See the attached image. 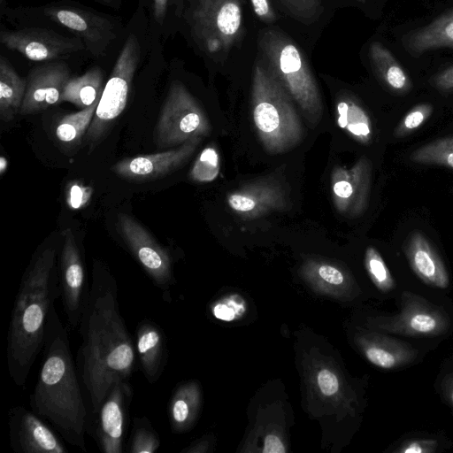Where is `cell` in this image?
Here are the masks:
<instances>
[{
	"label": "cell",
	"mask_w": 453,
	"mask_h": 453,
	"mask_svg": "<svg viewBox=\"0 0 453 453\" xmlns=\"http://www.w3.org/2000/svg\"><path fill=\"white\" fill-rule=\"evenodd\" d=\"M78 327L81 344L77 369L93 414L114 380H129L137 365L134 342L120 313L116 280L105 268L96 266L93 271Z\"/></svg>",
	"instance_id": "1"
},
{
	"label": "cell",
	"mask_w": 453,
	"mask_h": 453,
	"mask_svg": "<svg viewBox=\"0 0 453 453\" xmlns=\"http://www.w3.org/2000/svg\"><path fill=\"white\" fill-rule=\"evenodd\" d=\"M42 354L29 397L31 410L49 422L64 441L87 452L86 403L68 334L55 305L47 318Z\"/></svg>",
	"instance_id": "2"
},
{
	"label": "cell",
	"mask_w": 453,
	"mask_h": 453,
	"mask_svg": "<svg viewBox=\"0 0 453 453\" xmlns=\"http://www.w3.org/2000/svg\"><path fill=\"white\" fill-rule=\"evenodd\" d=\"M57 250L42 249L26 269L11 314L7 335V367L13 382L24 387L42 350L50 309L60 298Z\"/></svg>",
	"instance_id": "3"
},
{
	"label": "cell",
	"mask_w": 453,
	"mask_h": 453,
	"mask_svg": "<svg viewBox=\"0 0 453 453\" xmlns=\"http://www.w3.org/2000/svg\"><path fill=\"white\" fill-rule=\"evenodd\" d=\"M3 18L14 27L44 26L68 31L81 38L88 57L104 60L122 42V19L73 0H59L41 6L9 8ZM2 18V19H3Z\"/></svg>",
	"instance_id": "4"
},
{
	"label": "cell",
	"mask_w": 453,
	"mask_h": 453,
	"mask_svg": "<svg viewBox=\"0 0 453 453\" xmlns=\"http://www.w3.org/2000/svg\"><path fill=\"white\" fill-rule=\"evenodd\" d=\"M151 46L148 19L137 5L126 26L123 41L104 85L94 118L85 138L90 150L105 134L127 106L133 83Z\"/></svg>",
	"instance_id": "5"
},
{
	"label": "cell",
	"mask_w": 453,
	"mask_h": 453,
	"mask_svg": "<svg viewBox=\"0 0 453 453\" xmlns=\"http://www.w3.org/2000/svg\"><path fill=\"white\" fill-rule=\"evenodd\" d=\"M250 105L258 140L268 154L285 153L301 142L303 128L293 99L261 62L254 67Z\"/></svg>",
	"instance_id": "6"
},
{
	"label": "cell",
	"mask_w": 453,
	"mask_h": 453,
	"mask_svg": "<svg viewBox=\"0 0 453 453\" xmlns=\"http://www.w3.org/2000/svg\"><path fill=\"white\" fill-rule=\"evenodd\" d=\"M239 0H184L179 32L205 59L224 57L242 29Z\"/></svg>",
	"instance_id": "7"
},
{
	"label": "cell",
	"mask_w": 453,
	"mask_h": 453,
	"mask_svg": "<svg viewBox=\"0 0 453 453\" xmlns=\"http://www.w3.org/2000/svg\"><path fill=\"white\" fill-rule=\"evenodd\" d=\"M266 65L276 75L311 127L323 114L321 95L306 60L287 36L276 30H266L260 38Z\"/></svg>",
	"instance_id": "8"
},
{
	"label": "cell",
	"mask_w": 453,
	"mask_h": 453,
	"mask_svg": "<svg viewBox=\"0 0 453 453\" xmlns=\"http://www.w3.org/2000/svg\"><path fill=\"white\" fill-rule=\"evenodd\" d=\"M210 134V122L196 99L180 79L172 78L155 129L157 147L180 146Z\"/></svg>",
	"instance_id": "9"
},
{
	"label": "cell",
	"mask_w": 453,
	"mask_h": 453,
	"mask_svg": "<svg viewBox=\"0 0 453 453\" xmlns=\"http://www.w3.org/2000/svg\"><path fill=\"white\" fill-rule=\"evenodd\" d=\"M0 43L28 60L45 63L70 60L73 57H88L82 40L44 26H24L0 29Z\"/></svg>",
	"instance_id": "10"
},
{
	"label": "cell",
	"mask_w": 453,
	"mask_h": 453,
	"mask_svg": "<svg viewBox=\"0 0 453 453\" xmlns=\"http://www.w3.org/2000/svg\"><path fill=\"white\" fill-rule=\"evenodd\" d=\"M133 389L129 380L116 378L99 408L88 418L87 433L104 453H122L129 426Z\"/></svg>",
	"instance_id": "11"
},
{
	"label": "cell",
	"mask_w": 453,
	"mask_h": 453,
	"mask_svg": "<svg viewBox=\"0 0 453 453\" xmlns=\"http://www.w3.org/2000/svg\"><path fill=\"white\" fill-rule=\"evenodd\" d=\"M118 226L123 240L134 259L153 284L164 294L173 284V260L169 251L134 218L120 213Z\"/></svg>",
	"instance_id": "12"
},
{
	"label": "cell",
	"mask_w": 453,
	"mask_h": 453,
	"mask_svg": "<svg viewBox=\"0 0 453 453\" xmlns=\"http://www.w3.org/2000/svg\"><path fill=\"white\" fill-rule=\"evenodd\" d=\"M377 327L405 336H438L450 327L449 315L420 296L404 291L398 314L378 319Z\"/></svg>",
	"instance_id": "13"
},
{
	"label": "cell",
	"mask_w": 453,
	"mask_h": 453,
	"mask_svg": "<svg viewBox=\"0 0 453 453\" xmlns=\"http://www.w3.org/2000/svg\"><path fill=\"white\" fill-rule=\"evenodd\" d=\"M58 278L60 298L70 326H79L88 296L89 286L85 265L71 229L63 231Z\"/></svg>",
	"instance_id": "14"
},
{
	"label": "cell",
	"mask_w": 453,
	"mask_h": 453,
	"mask_svg": "<svg viewBox=\"0 0 453 453\" xmlns=\"http://www.w3.org/2000/svg\"><path fill=\"white\" fill-rule=\"evenodd\" d=\"M229 208L245 219H253L290 207L289 193L277 177L269 175L245 183L226 196Z\"/></svg>",
	"instance_id": "15"
},
{
	"label": "cell",
	"mask_w": 453,
	"mask_h": 453,
	"mask_svg": "<svg viewBox=\"0 0 453 453\" xmlns=\"http://www.w3.org/2000/svg\"><path fill=\"white\" fill-rule=\"evenodd\" d=\"M10 444L16 453H67L58 435L32 410L17 405L8 412Z\"/></svg>",
	"instance_id": "16"
},
{
	"label": "cell",
	"mask_w": 453,
	"mask_h": 453,
	"mask_svg": "<svg viewBox=\"0 0 453 453\" xmlns=\"http://www.w3.org/2000/svg\"><path fill=\"white\" fill-rule=\"evenodd\" d=\"M372 181V164L362 156L350 168L335 166L331 174L333 202L343 216L356 218L366 210Z\"/></svg>",
	"instance_id": "17"
},
{
	"label": "cell",
	"mask_w": 453,
	"mask_h": 453,
	"mask_svg": "<svg viewBox=\"0 0 453 453\" xmlns=\"http://www.w3.org/2000/svg\"><path fill=\"white\" fill-rule=\"evenodd\" d=\"M73 73L66 60L45 62L34 66L27 77L25 97L19 111L34 113L61 104V98Z\"/></svg>",
	"instance_id": "18"
},
{
	"label": "cell",
	"mask_w": 453,
	"mask_h": 453,
	"mask_svg": "<svg viewBox=\"0 0 453 453\" xmlns=\"http://www.w3.org/2000/svg\"><path fill=\"white\" fill-rule=\"evenodd\" d=\"M203 137H195L180 147L154 154L124 158L112 165L118 176L134 181H147L180 168L195 152Z\"/></svg>",
	"instance_id": "19"
},
{
	"label": "cell",
	"mask_w": 453,
	"mask_h": 453,
	"mask_svg": "<svg viewBox=\"0 0 453 453\" xmlns=\"http://www.w3.org/2000/svg\"><path fill=\"white\" fill-rule=\"evenodd\" d=\"M134 347L144 378L150 384L156 383L165 370L168 357L163 328L150 319L140 321L135 331Z\"/></svg>",
	"instance_id": "20"
},
{
	"label": "cell",
	"mask_w": 453,
	"mask_h": 453,
	"mask_svg": "<svg viewBox=\"0 0 453 453\" xmlns=\"http://www.w3.org/2000/svg\"><path fill=\"white\" fill-rule=\"evenodd\" d=\"M403 250L411 268L423 282L436 288L449 287L448 271L425 235L418 231L411 233Z\"/></svg>",
	"instance_id": "21"
},
{
	"label": "cell",
	"mask_w": 453,
	"mask_h": 453,
	"mask_svg": "<svg viewBox=\"0 0 453 453\" xmlns=\"http://www.w3.org/2000/svg\"><path fill=\"white\" fill-rule=\"evenodd\" d=\"M403 46L415 58L441 48L453 49V9L403 36Z\"/></svg>",
	"instance_id": "22"
},
{
	"label": "cell",
	"mask_w": 453,
	"mask_h": 453,
	"mask_svg": "<svg viewBox=\"0 0 453 453\" xmlns=\"http://www.w3.org/2000/svg\"><path fill=\"white\" fill-rule=\"evenodd\" d=\"M184 0H138L145 11L150 34L164 43L180 30Z\"/></svg>",
	"instance_id": "23"
},
{
	"label": "cell",
	"mask_w": 453,
	"mask_h": 453,
	"mask_svg": "<svg viewBox=\"0 0 453 453\" xmlns=\"http://www.w3.org/2000/svg\"><path fill=\"white\" fill-rule=\"evenodd\" d=\"M372 67L384 86L391 92L404 95L412 88V81L391 51L380 42L370 45Z\"/></svg>",
	"instance_id": "24"
},
{
	"label": "cell",
	"mask_w": 453,
	"mask_h": 453,
	"mask_svg": "<svg viewBox=\"0 0 453 453\" xmlns=\"http://www.w3.org/2000/svg\"><path fill=\"white\" fill-rule=\"evenodd\" d=\"M364 352L370 363L386 370L405 366L412 363L418 354L410 344L384 336L370 339L365 344Z\"/></svg>",
	"instance_id": "25"
},
{
	"label": "cell",
	"mask_w": 453,
	"mask_h": 453,
	"mask_svg": "<svg viewBox=\"0 0 453 453\" xmlns=\"http://www.w3.org/2000/svg\"><path fill=\"white\" fill-rule=\"evenodd\" d=\"M27 88V78L20 77L9 59L0 55V117L10 121L19 113Z\"/></svg>",
	"instance_id": "26"
},
{
	"label": "cell",
	"mask_w": 453,
	"mask_h": 453,
	"mask_svg": "<svg viewBox=\"0 0 453 453\" xmlns=\"http://www.w3.org/2000/svg\"><path fill=\"white\" fill-rule=\"evenodd\" d=\"M337 125L354 140L369 144L373 137L372 120L362 105L349 96L339 98L336 104Z\"/></svg>",
	"instance_id": "27"
},
{
	"label": "cell",
	"mask_w": 453,
	"mask_h": 453,
	"mask_svg": "<svg viewBox=\"0 0 453 453\" xmlns=\"http://www.w3.org/2000/svg\"><path fill=\"white\" fill-rule=\"evenodd\" d=\"M104 77V70L98 65L80 76H73L65 86L61 103L69 102L81 109L90 106L101 97L105 85Z\"/></svg>",
	"instance_id": "28"
},
{
	"label": "cell",
	"mask_w": 453,
	"mask_h": 453,
	"mask_svg": "<svg viewBox=\"0 0 453 453\" xmlns=\"http://www.w3.org/2000/svg\"><path fill=\"white\" fill-rule=\"evenodd\" d=\"M196 390L193 385L179 387L168 404V418L174 433L181 432L188 426L196 404Z\"/></svg>",
	"instance_id": "29"
},
{
	"label": "cell",
	"mask_w": 453,
	"mask_h": 453,
	"mask_svg": "<svg viewBox=\"0 0 453 453\" xmlns=\"http://www.w3.org/2000/svg\"><path fill=\"white\" fill-rule=\"evenodd\" d=\"M99 99L90 106L81 111L64 116L56 127V136L62 142L73 144L78 142L88 130Z\"/></svg>",
	"instance_id": "30"
},
{
	"label": "cell",
	"mask_w": 453,
	"mask_h": 453,
	"mask_svg": "<svg viewBox=\"0 0 453 453\" xmlns=\"http://www.w3.org/2000/svg\"><path fill=\"white\" fill-rule=\"evenodd\" d=\"M410 160L453 169V136L439 138L422 145L412 151Z\"/></svg>",
	"instance_id": "31"
},
{
	"label": "cell",
	"mask_w": 453,
	"mask_h": 453,
	"mask_svg": "<svg viewBox=\"0 0 453 453\" xmlns=\"http://www.w3.org/2000/svg\"><path fill=\"white\" fill-rule=\"evenodd\" d=\"M127 446L129 453H154L159 449V435L147 417L133 418Z\"/></svg>",
	"instance_id": "32"
},
{
	"label": "cell",
	"mask_w": 453,
	"mask_h": 453,
	"mask_svg": "<svg viewBox=\"0 0 453 453\" xmlns=\"http://www.w3.org/2000/svg\"><path fill=\"white\" fill-rule=\"evenodd\" d=\"M365 264L372 280L380 291L387 293L395 288V280L380 253L374 247H367Z\"/></svg>",
	"instance_id": "33"
},
{
	"label": "cell",
	"mask_w": 453,
	"mask_h": 453,
	"mask_svg": "<svg viewBox=\"0 0 453 453\" xmlns=\"http://www.w3.org/2000/svg\"><path fill=\"white\" fill-rule=\"evenodd\" d=\"M219 172V160L216 150L204 149L196 158L190 171L191 178L197 182H209L216 179Z\"/></svg>",
	"instance_id": "34"
},
{
	"label": "cell",
	"mask_w": 453,
	"mask_h": 453,
	"mask_svg": "<svg viewBox=\"0 0 453 453\" xmlns=\"http://www.w3.org/2000/svg\"><path fill=\"white\" fill-rule=\"evenodd\" d=\"M433 111L434 106L429 103L416 104L398 123L394 130V135L400 138L413 133L430 118Z\"/></svg>",
	"instance_id": "35"
},
{
	"label": "cell",
	"mask_w": 453,
	"mask_h": 453,
	"mask_svg": "<svg viewBox=\"0 0 453 453\" xmlns=\"http://www.w3.org/2000/svg\"><path fill=\"white\" fill-rule=\"evenodd\" d=\"M285 12L293 18L308 21L315 18L321 6V0H277Z\"/></svg>",
	"instance_id": "36"
},
{
	"label": "cell",
	"mask_w": 453,
	"mask_h": 453,
	"mask_svg": "<svg viewBox=\"0 0 453 453\" xmlns=\"http://www.w3.org/2000/svg\"><path fill=\"white\" fill-rule=\"evenodd\" d=\"M245 311V302L239 296H232L222 299L212 307V314L218 319L232 321Z\"/></svg>",
	"instance_id": "37"
},
{
	"label": "cell",
	"mask_w": 453,
	"mask_h": 453,
	"mask_svg": "<svg viewBox=\"0 0 453 453\" xmlns=\"http://www.w3.org/2000/svg\"><path fill=\"white\" fill-rule=\"evenodd\" d=\"M92 188L79 181H72L66 188V201L70 208L79 210L85 207L91 196Z\"/></svg>",
	"instance_id": "38"
},
{
	"label": "cell",
	"mask_w": 453,
	"mask_h": 453,
	"mask_svg": "<svg viewBox=\"0 0 453 453\" xmlns=\"http://www.w3.org/2000/svg\"><path fill=\"white\" fill-rule=\"evenodd\" d=\"M439 443L434 439H414L403 442L395 451L399 453H433Z\"/></svg>",
	"instance_id": "39"
},
{
	"label": "cell",
	"mask_w": 453,
	"mask_h": 453,
	"mask_svg": "<svg viewBox=\"0 0 453 453\" xmlns=\"http://www.w3.org/2000/svg\"><path fill=\"white\" fill-rule=\"evenodd\" d=\"M318 385L325 395H332L338 391L339 382L336 375L328 369H322L318 374Z\"/></svg>",
	"instance_id": "40"
},
{
	"label": "cell",
	"mask_w": 453,
	"mask_h": 453,
	"mask_svg": "<svg viewBox=\"0 0 453 453\" xmlns=\"http://www.w3.org/2000/svg\"><path fill=\"white\" fill-rule=\"evenodd\" d=\"M432 85L443 92L453 91V65L434 76Z\"/></svg>",
	"instance_id": "41"
},
{
	"label": "cell",
	"mask_w": 453,
	"mask_h": 453,
	"mask_svg": "<svg viewBox=\"0 0 453 453\" xmlns=\"http://www.w3.org/2000/svg\"><path fill=\"white\" fill-rule=\"evenodd\" d=\"M319 277L332 285H340L344 281L343 273L336 267L330 265H321L318 267Z\"/></svg>",
	"instance_id": "42"
},
{
	"label": "cell",
	"mask_w": 453,
	"mask_h": 453,
	"mask_svg": "<svg viewBox=\"0 0 453 453\" xmlns=\"http://www.w3.org/2000/svg\"><path fill=\"white\" fill-rule=\"evenodd\" d=\"M257 16L264 22L272 23L275 20V13L269 0H250Z\"/></svg>",
	"instance_id": "43"
},
{
	"label": "cell",
	"mask_w": 453,
	"mask_h": 453,
	"mask_svg": "<svg viewBox=\"0 0 453 453\" xmlns=\"http://www.w3.org/2000/svg\"><path fill=\"white\" fill-rule=\"evenodd\" d=\"M262 451L265 453H284L286 452V449L282 441L278 436L274 434H269L265 438L264 448Z\"/></svg>",
	"instance_id": "44"
},
{
	"label": "cell",
	"mask_w": 453,
	"mask_h": 453,
	"mask_svg": "<svg viewBox=\"0 0 453 453\" xmlns=\"http://www.w3.org/2000/svg\"><path fill=\"white\" fill-rule=\"evenodd\" d=\"M442 388L445 397L453 406V374L444 380Z\"/></svg>",
	"instance_id": "45"
},
{
	"label": "cell",
	"mask_w": 453,
	"mask_h": 453,
	"mask_svg": "<svg viewBox=\"0 0 453 453\" xmlns=\"http://www.w3.org/2000/svg\"><path fill=\"white\" fill-rule=\"evenodd\" d=\"M96 2L97 4H100L104 6L114 9V10H119L122 6V0H93Z\"/></svg>",
	"instance_id": "46"
},
{
	"label": "cell",
	"mask_w": 453,
	"mask_h": 453,
	"mask_svg": "<svg viewBox=\"0 0 453 453\" xmlns=\"http://www.w3.org/2000/svg\"><path fill=\"white\" fill-rule=\"evenodd\" d=\"M7 0H0V17L3 18L6 11L9 9Z\"/></svg>",
	"instance_id": "47"
},
{
	"label": "cell",
	"mask_w": 453,
	"mask_h": 453,
	"mask_svg": "<svg viewBox=\"0 0 453 453\" xmlns=\"http://www.w3.org/2000/svg\"><path fill=\"white\" fill-rule=\"evenodd\" d=\"M357 1H359V2H364L365 0H357Z\"/></svg>",
	"instance_id": "48"
}]
</instances>
